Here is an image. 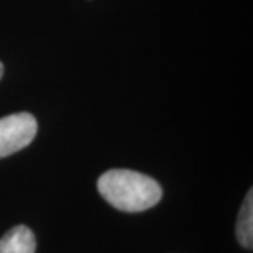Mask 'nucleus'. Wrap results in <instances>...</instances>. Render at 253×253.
<instances>
[{"instance_id":"1","label":"nucleus","mask_w":253,"mask_h":253,"mask_svg":"<svg viewBox=\"0 0 253 253\" xmlns=\"http://www.w3.org/2000/svg\"><path fill=\"white\" fill-rule=\"evenodd\" d=\"M97 189L110 206L126 212L149 210L161 201L163 194L155 179L128 169H111L103 173Z\"/></svg>"},{"instance_id":"2","label":"nucleus","mask_w":253,"mask_h":253,"mask_svg":"<svg viewBox=\"0 0 253 253\" xmlns=\"http://www.w3.org/2000/svg\"><path fill=\"white\" fill-rule=\"evenodd\" d=\"M37 120L30 113H17L0 118V158L24 149L37 135Z\"/></svg>"},{"instance_id":"3","label":"nucleus","mask_w":253,"mask_h":253,"mask_svg":"<svg viewBox=\"0 0 253 253\" xmlns=\"http://www.w3.org/2000/svg\"><path fill=\"white\" fill-rule=\"evenodd\" d=\"M37 242L33 231L17 225L0 238V253H36Z\"/></svg>"},{"instance_id":"4","label":"nucleus","mask_w":253,"mask_h":253,"mask_svg":"<svg viewBox=\"0 0 253 253\" xmlns=\"http://www.w3.org/2000/svg\"><path fill=\"white\" fill-rule=\"evenodd\" d=\"M236 239L238 242L244 246L245 249L253 248V191L249 190V193L245 197L244 204L241 207L238 222H236Z\"/></svg>"},{"instance_id":"5","label":"nucleus","mask_w":253,"mask_h":253,"mask_svg":"<svg viewBox=\"0 0 253 253\" xmlns=\"http://www.w3.org/2000/svg\"><path fill=\"white\" fill-rule=\"evenodd\" d=\"M3 71H4V68H3V63L0 62V79H1V76H3Z\"/></svg>"}]
</instances>
